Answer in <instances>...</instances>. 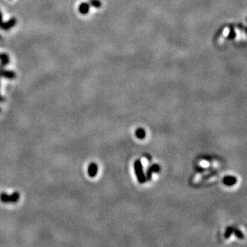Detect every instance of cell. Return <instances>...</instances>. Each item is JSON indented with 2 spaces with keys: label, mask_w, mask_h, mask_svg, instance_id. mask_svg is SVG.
I'll list each match as a JSON object with an SVG mask.
<instances>
[{
  "label": "cell",
  "mask_w": 247,
  "mask_h": 247,
  "mask_svg": "<svg viewBox=\"0 0 247 247\" xmlns=\"http://www.w3.org/2000/svg\"><path fill=\"white\" fill-rule=\"evenodd\" d=\"M134 170H135V174L137 175L138 180V182L141 183H143L146 181V177L144 174L143 168H142V164H141V161L137 160L134 163Z\"/></svg>",
  "instance_id": "cell-1"
},
{
  "label": "cell",
  "mask_w": 247,
  "mask_h": 247,
  "mask_svg": "<svg viewBox=\"0 0 247 247\" xmlns=\"http://www.w3.org/2000/svg\"><path fill=\"white\" fill-rule=\"evenodd\" d=\"M16 23H17V20L15 18H12L7 22L2 21V15L0 11V29L3 30H9L12 27H14L16 25Z\"/></svg>",
  "instance_id": "cell-2"
},
{
  "label": "cell",
  "mask_w": 247,
  "mask_h": 247,
  "mask_svg": "<svg viewBox=\"0 0 247 247\" xmlns=\"http://www.w3.org/2000/svg\"><path fill=\"white\" fill-rule=\"evenodd\" d=\"M160 171V166H159V165L157 164H154V165H152L147 170V176H146V179L150 180V178H151V176H152V174L153 173H158V172H159Z\"/></svg>",
  "instance_id": "cell-3"
},
{
  "label": "cell",
  "mask_w": 247,
  "mask_h": 247,
  "mask_svg": "<svg viewBox=\"0 0 247 247\" xmlns=\"http://www.w3.org/2000/svg\"><path fill=\"white\" fill-rule=\"evenodd\" d=\"M0 76L12 79V78H15V73L14 71H11V70H3L2 68L0 67Z\"/></svg>",
  "instance_id": "cell-4"
},
{
  "label": "cell",
  "mask_w": 247,
  "mask_h": 247,
  "mask_svg": "<svg viewBox=\"0 0 247 247\" xmlns=\"http://www.w3.org/2000/svg\"><path fill=\"white\" fill-rule=\"evenodd\" d=\"M237 182V179L235 177H233V176H227V177H224L223 179V182L226 186H234Z\"/></svg>",
  "instance_id": "cell-5"
},
{
  "label": "cell",
  "mask_w": 247,
  "mask_h": 247,
  "mask_svg": "<svg viewBox=\"0 0 247 247\" xmlns=\"http://www.w3.org/2000/svg\"><path fill=\"white\" fill-rule=\"evenodd\" d=\"M97 172H98L97 165L95 164V163H91V164L89 166L88 168L89 175L92 177H95V176L97 174Z\"/></svg>",
  "instance_id": "cell-6"
},
{
  "label": "cell",
  "mask_w": 247,
  "mask_h": 247,
  "mask_svg": "<svg viewBox=\"0 0 247 247\" xmlns=\"http://www.w3.org/2000/svg\"><path fill=\"white\" fill-rule=\"evenodd\" d=\"M89 9H90V6H89V3H87V2H83L82 4L79 6L78 7V11L82 15H86L87 13L89 12Z\"/></svg>",
  "instance_id": "cell-7"
},
{
  "label": "cell",
  "mask_w": 247,
  "mask_h": 247,
  "mask_svg": "<svg viewBox=\"0 0 247 247\" xmlns=\"http://www.w3.org/2000/svg\"><path fill=\"white\" fill-rule=\"evenodd\" d=\"M10 62V59H9L8 55L6 54H2V57L0 59V63H1V66H6Z\"/></svg>",
  "instance_id": "cell-8"
},
{
  "label": "cell",
  "mask_w": 247,
  "mask_h": 247,
  "mask_svg": "<svg viewBox=\"0 0 247 247\" xmlns=\"http://www.w3.org/2000/svg\"><path fill=\"white\" fill-rule=\"evenodd\" d=\"M136 136H137L138 138H140V139H142V138H144L145 136H146V132H145V131H144L143 129L139 128V129H138L137 131H136Z\"/></svg>",
  "instance_id": "cell-9"
},
{
  "label": "cell",
  "mask_w": 247,
  "mask_h": 247,
  "mask_svg": "<svg viewBox=\"0 0 247 247\" xmlns=\"http://www.w3.org/2000/svg\"><path fill=\"white\" fill-rule=\"evenodd\" d=\"M89 4H91V6H95V7H97V8H98V7H101L102 2H100V1H98V0H91Z\"/></svg>",
  "instance_id": "cell-10"
},
{
  "label": "cell",
  "mask_w": 247,
  "mask_h": 247,
  "mask_svg": "<svg viewBox=\"0 0 247 247\" xmlns=\"http://www.w3.org/2000/svg\"><path fill=\"white\" fill-rule=\"evenodd\" d=\"M233 232H234V228H233V227H228V228L226 229V234H225V237H226V238H230V235L233 234Z\"/></svg>",
  "instance_id": "cell-11"
},
{
  "label": "cell",
  "mask_w": 247,
  "mask_h": 247,
  "mask_svg": "<svg viewBox=\"0 0 247 247\" xmlns=\"http://www.w3.org/2000/svg\"><path fill=\"white\" fill-rule=\"evenodd\" d=\"M234 234L236 235L238 238H244V235H243L242 232L241 230H238V229H234Z\"/></svg>",
  "instance_id": "cell-12"
},
{
  "label": "cell",
  "mask_w": 247,
  "mask_h": 247,
  "mask_svg": "<svg viewBox=\"0 0 247 247\" xmlns=\"http://www.w3.org/2000/svg\"><path fill=\"white\" fill-rule=\"evenodd\" d=\"M2 101H4V98H3L0 95V102H2Z\"/></svg>",
  "instance_id": "cell-13"
},
{
  "label": "cell",
  "mask_w": 247,
  "mask_h": 247,
  "mask_svg": "<svg viewBox=\"0 0 247 247\" xmlns=\"http://www.w3.org/2000/svg\"><path fill=\"white\" fill-rule=\"evenodd\" d=\"M2 54H0V59H1V57H2Z\"/></svg>",
  "instance_id": "cell-14"
},
{
  "label": "cell",
  "mask_w": 247,
  "mask_h": 247,
  "mask_svg": "<svg viewBox=\"0 0 247 247\" xmlns=\"http://www.w3.org/2000/svg\"><path fill=\"white\" fill-rule=\"evenodd\" d=\"M0 111H1V109H0Z\"/></svg>",
  "instance_id": "cell-15"
}]
</instances>
